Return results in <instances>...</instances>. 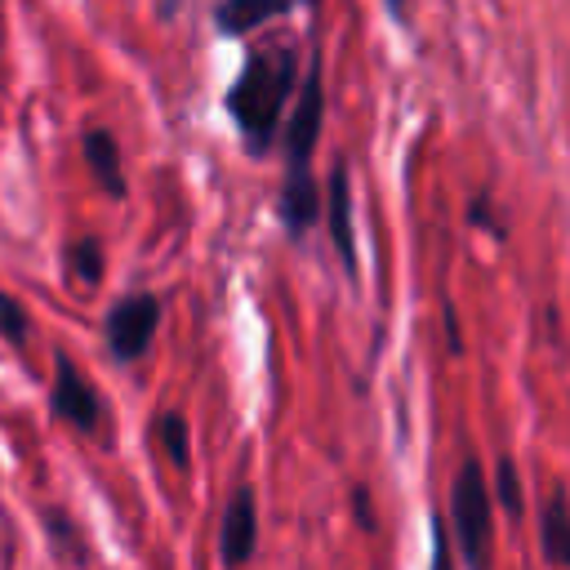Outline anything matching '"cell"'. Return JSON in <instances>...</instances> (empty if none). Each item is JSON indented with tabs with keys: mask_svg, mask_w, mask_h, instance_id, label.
Instances as JSON below:
<instances>
[{
	"mask_svg": "<svg viewBox=\"0 0 570 570\" xmlns=\"http://www.w3.org/2000/svg\"><path fill=\"white\" fill-rule=\"evenodd\" d=\"M307 4H321V0H307Z\"/></svg>",
	"mask_w": 570,
	"mask_h": 570,
	"instance_id": "obj_19",
	"label": "cell"
},
{
	"mask_svg": "<svg viewBox=\"0 0 570 570\" xmlns=\"http://www.w3.org/2000/svg\"><path fill=\"white\" fill-rule=\"evenodd\" d=\"M352 508H356V521L370 530V525H374V517H370V494H365V490H356V494H352Z\"/></svg>",
	"mask_w": 570,
	"mask_h": 570,
	"instance_id": "obj_17",
	"label": "cell"
},
{
	"mask_svg": "<svg viewBox=\"0 0 570 570\" xmlns=\"http://www.w3.org/2000/svg\"><path fill=\"white\" fill-rule=\"evenodd\" d=\"M156 330H160V298L156 294H125L107 312V325H102V338H107L111 361L116 365L142 361V352L151 347Z\"/></svg>",
	"mask_w": 570,
	"mask_h": 570,
	"instance_id": "obj_3",
	"label": "cell"
},
{
	"mask_svg": "<svg viewBox=\"0 0 570 570\" xmlns=\"http://www.w3.org/2000/svg\"><path fill=\"white\" fill-rule=\"evenodd\" d=\"M258 548V494L254 485H236L227 508H223V530H218V552H223V566H245Z\"/></svg>",
	"mask_w": 570,
	"mask_h": 570,
	"instance_id": "obj_6",
	"label": "cell"
},
{
	"mask_svg": "<svg viewBox=\"0 0 570 570\" xmlns=\"http://www.w3.org/2000/svg\"><path fill=\"white\" fill-rule=\"evenodd\" d=\"M321 120H325V89H321V58H312V67L294 94V107L285 116V169H312Z\"/></svg>",
	"mask_w": 570,
	"mask_h": 570,
	"instance_id": "obj_4",
	"label": "cell"
},
{
	"mask_svg": "<svg viewBox=\"0 0 570 570\" xmlns=\"http://www.w3.org/2000/svg\"><path fill=\"white\" fill-rule=\"evenodd\" d=\"M539 539H543V557H548L552 566H566V570H570V503H566L561 490H552L548 503H543Z\"/></svg>",
	"mask_w": 570,
	"mask_h": 570,
	"instance_id": "obj_11",
	"label": "cell"
},
{
	"mask_svg": "<svg viewBox=\"0 0 570 570\" xmlns=\"http://www.w3.org/2000/svg\"><path fill=\"white\" fill-rule=\"evenodd\" d=\"M49 405H53V414L67 428H76L85 436H94L102 428V401H98V392L89 387V379L80 374V365L67 352H53V392H49Z\"/></svg>",
	"mask_w": 570,
	"mask_h": 570,
	"instance_id": "obj_5",
	"label": "cell"
},
{
	"mask_svg": "<svg viewBox=\"0 0 570 570\" xmlns=\"http://www.w3.org/2000/svg\"><path fill=\"white\" fill-rule=\"evenodd\" d=\"M67 267L80 285H98L102 281V267H107V254H102V240L94 236H80L67 245Z\"/></svg>",
	"mask_w": 570,
	"mask_h": 570,
	"instance_id": "obj_12",
	"label": "cell"
},
{
	"mask_svg": "<svg viewBox=\"0 0 570 570\" xmlns=\"http://www.w3.org/2000/svg\"><path fill=\"white\" fill-rule=\"evenodd\" d=\"M0 338L13 347H27V338H31V316L13 294H0Z\"/></svg>",
	"mask_w": 570,
	"mask_h": 570,
	"instance_id": "obj_15",
	"label": "cell"
},
{
	"mask_svg": "<svg viewBox=\"0 0 570 570\" xmlns=\"http://www.w3.org/2000/svg\"><path fill=\"white\" fill-rule=\"evenodd\" d=\"M490 494H499V508H503L508 517H521L525 494H521V476H517V463H512V459H499V463H494V485H490Z\"/></svg>",
	"mask_w": 570,
	"mask_h": 570,
	"instance_id": "obj_14",
	"label": "cell"
},
{
	"mask_svg": "<svg viewBox=\"0 0 570 570\" xmlns=\"http://www.w3.org/2000/svg\"><path fill=\"white\" fill-rule=\"evenodd\" d=\"M294 94H298V53L289 45H267L245 58L240 76L227 89V111L249 156H267V147L281 134L285 102Z\"/></svg>",
	"mask_w": 570,
	"mask_h": 570,
	"instance_id": "obj_1",
	"label": "cell"
},
{
	"mask_svg": "<svg viewBox=\"0 0 570 570\" xmlns=\"http://www.w3.org/2000/svg\"><path fill=\"white\" fill-rule=\"evenodd\" d=\"M289 4H294V0H218V4H214V22H218L223 36H245V31H254L258 22L281 18Z\"/></svg>",
	"mask_w": 570,
	"mask_h": 570,
	"instance_id": "obj_10",
	"label": "cell"
},
{
	"mask_svg": "<svg viewBox=\"0 0 570 570\" xmlns=\"http://www.w3.org/2000/svg\"><path fill=\"white\" fill-rule=\"evenodd\" d=\"M387 9H392L396 18H405V9H410V0H387Z\"/></svg>",
	"mask_w": 570,
	"mask_h": 570,
	"instance_id": "obj_18",
	"label": "cell"
},
{
	"mask_svg": "<svg viewBox=\"0 0 570 570\" xmlns=\"http://www.w3.org/2000/svg\"><path fill=\"white\" fill-rule=\"evenodd\" d=\"M160 441H165L169 463H174L178 472H187V468H191V432H187V419H183L178 410H169V414L160 419Z\"/></svg>",
	"mask_w": 570,
	"mask_h": 570,
	"instance_id": "obj_13",
	"label": "cell"
},
{
	"mask_svg": "<svg viewBox=\"0 0 570 570\" xmlns=\"http://www.w3.org/2000/svg\"><path fill=\"white\" fill-rule=\"evenodd\" d=\"M428 570H454V548H450V539H445L441 517L432 521V566H428Z\"/></svg>",
	"mask_w": 570,
	"mask_h": 570,
	"instance_id": "obj_16",
	"label": "cell"
},
{
	"mask_svg": "<svg viewBox=\"0 0 570 570\" xmlns=\"http://www.w3.org/2000/svg\"><path fill=\"white\" fill-rule=\"evenodd\" d=\"M450 525L468 570H490L494 561V494L476 459H463L450 485Z\"/></svg>",
	"mask_w": 570,
	"mask_h": 570,
	"instance_id": "obj_2",
	"label": "cell"
},
{
	"mask_svg": "<svg viewBox=\"0 0 570 570\" xmlns=\"http://www.w3.org/2000/svg\"><path fill=\"white\" fill-rule=\"evenodd\" d=\"M80 147H85V160H89L94 183H98L111 200H120V196H125V169H120V147H116L111 129H89Z\"/></svg>",
	"mask_w": 570,
	"mask_h": 570,
	"instance_id": "obj_9",
	"label": "cell"
},
{
	"mask_svg": "<svg viewBox=\"0 0 570 570\" xmlns=\"http://www.w3.org/2000/svg\"><path fill=\"white\" fill-rule=\"evenodd\" d=\"M321 218V183L312 178V169H285L281 183V223L285 232L298 240L307 236V227Z\"/></svg>",
	"mask_w": 570,
	"mask_h": 570,
	"instance_id": "obj_8",
	"label": "cell"
},
{
	"mask_svg": "<svg viewBox=\"0 0 570 570\" xmlns=\"http://www.w3.org/2000/svg\"><path fill=\"white\" fill-rule=\"evenodd\" d=\"M325 218H330V240L347 267V276L356 281V232H352V187H347V165L330 169L325 183Z\"/></svg>",
	"mask_w": 570,
	"mask_h": 570,
	"instance_id": "obj_7",
	"label": "cell"
}]
</instances>
